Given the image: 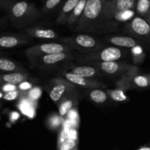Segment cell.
Listing matches in <instances>:
<instances>
[{
	"instance_id": "cell-17",
	"label": "cell",
	"mask_w": 150,
	"mask_h": 150,
	"mask_svg": "<svg viewBox=\"0 0 150 150\" xmlns=\"http://www.w3.org/2000/svg\"><path fill=\"white\" fill-rule=\"evenodd\" d=\"M76 93L69 94L68 96L64 97L57 105L59 109V114L62 117H65L68 112L72 108L75 107L76 104L78 103V98Z\"/></svg>"
},
{
	"instance_id": "cell-30",
	"label": "cell",
	"mask_w": 150,
	"mask_h": 150,
	"mask_svg": "<svg viewBox=\"0 0 150 150\" xmlns=\"http://www.w3.org/2000/svg\"><path fill=\"white\" fill-rule=\"evenodd\" d=\"M23 91H21L18 89H17L13 91H10V92L4 93L3 99L7 100V101H13V100L20 99L21 96L23 95Z\"/></svg>"
},
{
	"instance_id": "cell-24",
	"label": "cell",
	"mask_w": 150,
	"mask_h": 150,
	"mask_svg": "<svg viewBox=\"0 0 150 150\" xmlns=\"http://www.w3.org/2000/svg\"><path fill=\"white\" fill-rule=\"evenodd\" d=\"M125 90L122 88H117L115 89H108L107 90V94H108V97L111 98V100L117 102H122L128 100V96L125 94Z\"/></svg>"
},
{
	"instance_id": "cell-6",
	"label": "cell",
	"mask_w": 150,
	"mask_h": 150,
	"mask_svg": "<svg viewBox=\"0 0 150 150\" xmlns=\"http://www.w3.org/2000/svg\"><path fill=\"white\" fill-rule=\"evenodd\" d=\"M76 92H77L76 85L62 77L53 79L50 82L48 88L50 98L57 105H58L64 97Z\"/></svg>"
},
{
	"instance_id": "cell-32",
	"label": "cell",
	"mask_w": 150,
	"mask_h": 150,
	"mask_svg": "<svg viewBox=\"0 0 150 150\" xmlns=\"http://www.w3.org/2000/svg\"><path fill=\"white\" fill-rule=\"evenodd\" d=\"M17 89H18L17 85L0 82V91H1V92L3 93H7V92H10V91H13Z\"/></svg>"
},
{
	"instance_id": "cell-27",
	"label": "cell",
	"mask_w": 150,
	"mask_h": 150,
	"mask_svg": "<svg viewBox=\"0 0 150 150\" xmlns=\"http://www.w3.org/2000/svg\"><path fill=\"white\" fill-rule=\"evenodd\" d=\"M134 15V10H128L117 13V14H116L114 16V17L113 19H115L116 20L119 21H127L130 19H133Z\"/></svg>"
},
{
	"instance_id": "cell-35",
	"label": "cell",
	"mask_w": 150,
	"mask_h": 150,
	"mask_svg": "<svg viewBox=\"0 0 150 150\" xmlns=\"http://www.w3.org/2000/svg\"><path fill=\"white\" fill-rule=\"evenodd\" d=\"M68 138L78 141V132L76 128H71L70 129L68 132Z\"/></svg>"
},
{
	"instance_id": "cell-25",
	"label": "cell",
	"mask_w": 150,
	"mask_h": 150,
	"mask_svg": "<svg viewBox=\"0 0 150 150\" xmlns=\"http://www.w3.org/2000/svg\"><path fill=\"white\" fill-rule=\"evenodd\" d=\"M131 52L132 58L134 64H141L143 63L146 57V54L143 49V47L141 46V44L133 47L130 49Z\"/></svg>"
},
{
	"instance_id": "cell-7",
	"label": "cell",
	"mask_w": 150,
	"mask_h": 150,
	"mask_svg": "<svg viewBox=\"0 0 150 150\" xmlns=\"http://www.w3.org/2000/svg\"><path fill=\"white\" fill-rule=\"evenodd\" d=\"M84 64L91 65L99 69L103 74L111 76H123L128 72L139 70L136 65L128 64L124 62H89Z\"/></svg>"
},
{
	"instance_id": "cell-11",
	"label": "cell",
	"mask_w": 150,
	"mask_h": 150,
	"mask_svg": "<svg viewBox=\"0 0 150 150\" xmlns=\"http://www.w3.org/2000/svg\"><path fill=\"white\" fill-rule=\"evenodd\" d=\"M75 57L76 56L73 53L62 52L45 54V55L32 59L29 61L34 66H39V67H52V66H57L64 62L73 60Z\"/></svg>"
},
{
	"instance_id": "cell-13",
	"label": "cell",
	"mask_w": 150,
	"mask_h": 150,
	"mask_svg": "<svg viewBox=\"0 0 150 150\" xmlns=\"http://www.w3.org/2000/svg\"><path fill=\"white\" fill-rule=\"evenodd\" d=\"M27 35L7 33L0 34V49H9L26 45L30 42Z\"/></svg>"
},
{
	"instance_id": "cell-1",
	"label": "cell",
	"mask_w": 150,
	"mask_h": 150,
	"mask_svg": "<svg viewBox=\"0 0 150 150\" xmlns=\"http://www.w3.org/2000/svg\"><path fill=\"white\" fill-rule=\"evenodd\" d=\"M39 12L35 7L26 1L15 3L10 10V19L13 26L17 28H26L40 18Z\"/></svg>"
},
{
	"instance_id": "cell-8",
	"label": "cell",
	"mask_w": 150,
	"mask_h": 150,
	"mask_svg": "<svg viewBox=\"0 0 150 150\" xmlns=\"http://www.w3.org/2000/svg\"><path fill=\"white\" fill-rule=\"evenodd\" d=\"M117 87L125 91L132 88H150V74H141L139 70L128 72L117 81Z\"/></svg>"
},
{
	"instance_id": "cell-15",
	"label": "cell",
	"mask_w": 150,
	"mask_h": 150,
	"mask_svg": "<svg viewBox=\"0 0 150 150\" xmlns=\"http://www.w3.org/2000/svg\"><path fill=\"white\" fill-rule=\"evenodd\" d=\"M105 41L117 47L121 48H133L139 45V42L133 37L124 35H111L105 38Z\"/></svg>"
},
{
	"instance_id": "cell-39",
	"label": "cell",
	"mask_w": 150,
	"mask_h": 150,
	"mask_svg": "<svg viewBox=\"0 0 150 150\" xmlns=\"http://www.w3.org/2000/svg\"><path fill=\"white\" fill-rule=\"evenodd\" d=\"M146 18H147V19H146V21H147L149 22V24H150V13H149V15H148V16H147V17H146Z\"/></svg>"
},
{
	"instance_id": "cell-34",
	"label": "cell",
	"mask_w": 150,
	"mask_h": 150,
	"mask_svg": "<svg viewBox=\"0 0 150 150\" xmlns=\"http://www.w3.org/2000/svg\"><path fill=\"white\" fill-rule=\"evenodd\" d=\"M67 119H70V120L77 121H79V114H78V111L75 107L72 108L68 113L67 114Z\"/></svg>"
},
{
	"instance_id": "cell-43",
	"label": "cell",
	"mask_w": 150,
	"mask_h": 150,
	"mask_svg": "<svg viewBox=\"0 0 150 150\" xmlns=\"http://www.w3.org/2000/svg\"><path fill=\"white\" fill-rule=\"evenodd\" d=\"M0 107H1V105H0Z\"/></svg>"
},
{
	"instance_id": "cell-31",
	"label": "cell",
	"mask_w": 150,
	"mask_h": 150,
	"mask_svg": "<svg viewBox=\"0 0 150 150\" xmlns=\"http://www.w3.org/2000/svg\"><path fill=\"white\" fill-rule=\"evenodd\" d=\"M41 94V89L39 87H33L29 91H26V96L32 101H37V100L40 97Z\"/></svg>"
},
{
	"instance_id": "cell-18",
	"label": "cell",
	"mask_w": 150,
	"mask_h": 150,
	"mask_svg": "<svg viewBox=\"0 0 150 150\" xmlns=\"http://www.w3.org/2000/svg\"><path fill=\"white\" fill-rule=\"evenodd\" d=\"M29 74L26 72H9L0 74V82L18 85L23 81L27 80Z\"/></svg>"
},
{
	"instance_id": "cell-33",
	"label": "cell",
	"mask_w": 150,
	"mask_h": 150,
	"mask_svg": "<svg viewBox=\"0 0 150 150\" xmlns=\"http://www.w3.org/2000/svg\"><path fill=\"white\" fill-rule=\"evenodd\" d=\"M33 85H32V82H28L27 80L23 81V82H21L20 84L18 85V89L21 91H23V92H26V91H29V90L32 89L33 88Z\"/></svg>"
},
{
	"instance_id": "cell-16",
	"label": "cell",
	"mask_w": 150,
	"mask_h": 150,
	"mask_svg": "<svg viewBox=\"0 0 150 150\" xmlns=\"http://www.w3.org/2000/svg\"><path fill=\"white\" fill-rule=\"evenodd\" d=\"M70 69H71L70 72L72 73L86 78H93L103 74V73L95 66L84 64V63L83 65H80V66H72Z\"/></svg>"
},
{
	"instance_id": "cell-40",
	"label": "cell",
	"mask_w": 150,
	"mask_h": 150,
	"mask_svg": "<svg viewBox=\"0 0 150 150\" xmlns=\"http://www.w3.org/2000/svg\"><path fill=\"white\" fill-rule=\"evenodd\" d=\"M70 150H79V149H78V147H76V148L72 149H70Z\"/></svg>"
},
{
	"instance_id": "cell-9",
	"label": "cell",
	"mask_w": 150,
	"mask_h": 150,
	"mask_svg": "<svg viewBox=\"0 0 150 150\" xmlns=\"http://www.w3.org/2000/svg\"><path fill=\"white\" fill-rule=\"evenodd\" d=\"M126 30L138 41L150 46V24L144 19L134 17L126 25Z\"/></svg>"
},
{
	"instance_id": "cell-14",
	"label": "cell",
	"mask_w": 150,
	"mask_h": 150,
	"mask_svg": "<svg viewBox=\"0 0 150 150\" xmlns=\"http://www.w3.org/2000/svg\"><path fill=\"white\" fill-rule=\"evenodd\" d=\"M24 32L30 38H38L42 40H59L57 32L50 28L41 26H29L24 29Z\"/></svg>"
},
{
	"instance_id": "cell-36",
	"label": "cell",
	"mask_w": 150,
	"mask_h": 150,
	"mask_svg": "<svg viewBox=\"0 0 150 150\" xmlns=\"http://www.w3.org/2000/svg\"><path fill=\"white\" fill-rule=\"evenodd\" d=\"M19 118H20V114L17 111L11 112L9 115V119H10V121L12 122L16 121L17 120H18Z\"/></svg>"
},
{
	"instance_id": "cell-41",
	"label": "cell",
	"mask_w": 150,
	"mask_h": 150,
	"mask_svg": "<svg viewBox=\"0 0 150 150\" xmlns=\"http://www.w3.org/2000/svg\"><path fill=\"white\" fill-rule=\"evenodd\" d=\"M103 1H104V2H105V1H110V0H103Z\"/></svg>"
},
{
	"instance_id": "cell-28",
	"label": "cell",
	"mask_w": 150,
	"mask_h": 150,
	"mask_svg": "<svg viewBox=\"0 0 150 150\" xmlns=\"http://www.w3.org/2000/svg\"><path fill=\"white\" fill-rule=\"evenodd\" d=\"M61 1L62 0H46L42 7V12L48 13L52 11L60 4Z\"/></svg>"
},
{
	"instance_id": "cell-26",
	"label": "cell",
	"mask_w": 150,
	"mask_h": 150,
	"mask_svg": "<svg viewBox=\"0 0 150 150\" xmlns=\"http://www.w3.org/2000/svg\"><path fill=\"white\" fill-rule=\"evenodd\" d=\"M136 9L138 14L147 17L150 13V0H138Z\"/></svg>"
},
{
	"instance_id": "cell-37",
	"label": "cell",
	"mask_w": 150,
	"mask_h": 150,
	"mask_svg": "<svg viewBox=\"0 0 150 150\" xmlns=\"http://www.w3.org/2000/svg\"><path fill=\"white\" fill-rule=\"evenodd\" d=\"M136 150H150V146H144L140 147V148H139Z\"/></svg>"
},
{
	"instance_id": "cell-2",
	"label": "cell",
	"mask_w": 150,
	"mask_h": 150,
	"mask_svg": "<svg viewBox=\"0 0 150 150\" xmlns=\"http://www.w3.org/2000/svg\"><path fill=\"white\" fill-rule=\"evenodd\" d=\"M59 41L65 44L74 49L75 51L82 54L92 52L104 48L103 44L91 35L86 34H79L70 37L59 38Z\"/></svg>"
},
{
	"instance_id": "cell-4",
	"label": "cell",
	"mask_w": 150,
	"mask_h": 150,
	"mask_svg": "<svg viewBox=\"0 0 150 150\" xmlns=\"http://www.w3.org/2000/svg\"><path fill=\"white\" fill-rule=\"evenodd\" d=\"M124 56V50L120 47L109 46L104 47L98 51L81 54L77 56L78 62L81 63L89 62H108L118 61Z\"/></svg>"
},
{
	"instance_id": "cell-23",
	"label": "cell",
	"mask_w": 150,
	"mask_h": 150,
	"mask_svg": "<svg viewBox=\"0 0 150 150\" xmlns=\"http://www.w3.org/2000/svg\"><path fill=\"white\" fill-rule=\"evenodd\" d=\"M64 121V117L60 116L59 114L54 113L47 118L45 124H46V126L48 129H51V130L57 131L61 126H62Z\"/></svg>"
},
{
	"instance_id": "cell-20",
	"label": "cell",
	"mask_w": 150,
	"mask_h": 150,
	"mask_svg": "<svg viewBox=\"0 0 150 150\" xmlns=\"http://www.w3.org/2000/svg\"><path fill=\"white\" fill-rule=\"evenodd\" d=\"M79 1L80 0H67L65 1L57 19V23L58 24H67V19Z\"/></svg>"
},
{
	"instance_id": "cell-3",
	"label": "cell",
	"mask_w": 150,
	"mask_h": 150,
	"mask_svg": "<svg viewBox=\"0 0 150 150\" xmlns=\"http://www.w3.org/2000/svg\"><path fill=\"white\" fill-rule=\"evenodd\" d=\"M104 3L103 0H87L83 14L76 22V30H87L93 26L95 22L102 16Z\"/></svg>"
},
{
	"instance_id": "cell-38",
	"label": "cell",
	"mask_w": 150,
	"mask_h": 150,
	"mask_svg": "<svg viewBox=\"0 0 150 150\" xmlns=\"http://www.w3.org/2000/svg\"><path fill=\"white\" fill-rule=\"evenodd\" d=\"M4 93L0 91V99H3V97H4Z\"/></svg>"
},
{
	"instance_id": "cell-42",
	"label": "cell",
	"mask_w": 150,
	"mask_h": 150,
	"mask_svg": "<svg viewBox=\"0 0 150 150\" xmlns=\"http://www.w3.org/2000/svg\"><path fill=\"white\" fill-rule=\"evenodd\" d=\"M0 29H1V25H0Z\"/></svg>"
},
{
	"instance_id": "cell-12",
	"label": "cell",
	"mask_w": 150,
	"mask_h": 150,
	"mask_svg": "<svg viewBox=\"0 0 150 150\" xmlns=\"http://www.w3.org/2000/svg\"><path fill=\"white\" fill-rule=\"evenodd\" d=\"M62 76L69 81L70 82L73 83L76 87L79 86L81 88H86V89H94V88H104L105 85L102 82H99L97 79L93 78H86L83 76H79L77 74L72 73V72H63Z\"/></svg>"
},
{
	"instance_id": "cell-19",
	"label": "cell",
	"mask_w": 150,
	"mask_h": 150,
	"mask_svg": "<svg viewBox=\"0 0 150 150\" xmlns=\"http://www.w3.org/2000/svg\"><path fill=\"white\" fill-rule=\"evenodd\" d=\"M0 71L4 73L9 72H25V69L19 63L6 57L0 56Z\"/></svg>"
},
{
	"instance_id": "cell-22",
	"label": "cell",
	"mask_w": 150,
	"mask_h": 150,
	"mask_svg": "<svg viewBox=\"0 0 150 150\" xmlns=\"http://www.w3.org/2000/svg\"><path fill=\"white\" fill-rule=\"evenodd\" d=\"M86 1H87V0H80L79 1L77 5L76 6L74 10H73L72 13L70 14V17L67 19V25L70 26V25L74 24H76L79 21V19H80V17L83 14L85 6H86Z\"/></svg>"
},
{
	"instance_id": "cell-5",
	"label": "cell",
	"mask_w": 150,
	"mask_h": 150,
	"mask_svg": "<svg viewBox=\"0 0 150 150\" xmlns=\"http://www.w3.org/2000/svg\"><path fill=\"white\" fill-rule=\"evenodd\" d=\"M75 51L74 49L70 46L62 43H45V44H38L29 47L25 51L26 57L28 60L45 55V54H56V53L69 52L73 53Z\"/></svg>"
},
{
	"instance_id": "cell-21",
	"label": "cell",
	"mask_w": 150,
	"mask_h": 150,
	"mask_svg": "<svg viewBox=\"0 0 150 150\" xmlns=\"http://www.w3.org/2000/svg\"><path fill=\"white\" fill-rule=\"evenodd\" d=\"M86 93H87L89 99L96 104H103L105 101H107L108 99V95L107 92L100 89V88L89 89Z\"/></svg>"
},
{
	"instance_id": "cell-29",
	"label": "cell",
	"mask_w": 150,
	"mask_h": 150,
	"mask_svg": "<svg viewBox=\"0 0 150 150\" xmlns=\"http://www.w3.org/2000/svg\"><path fill=\"white\" fill-rule=\"evenodd\" d=\"M78 141L73 139H67L58 146V150H70L77 147Z\"/></svg>"
},
{
	"instance_id": "cell-10",
	"label": "cell",
	"mask_w": 150,
	"mask_h": 150,
	"mask_svg": "<svg viewBox=\"0 0 150 150\" xmlns=\"http://www.w3.org/2000/svg\"><path fill=\"white\" fill-rule=\"evenodd\" d=\"M136 0H110L104 3L102 17L113 19L116 14L128 10H134Z\"/></svg>"
}]
</instances>
